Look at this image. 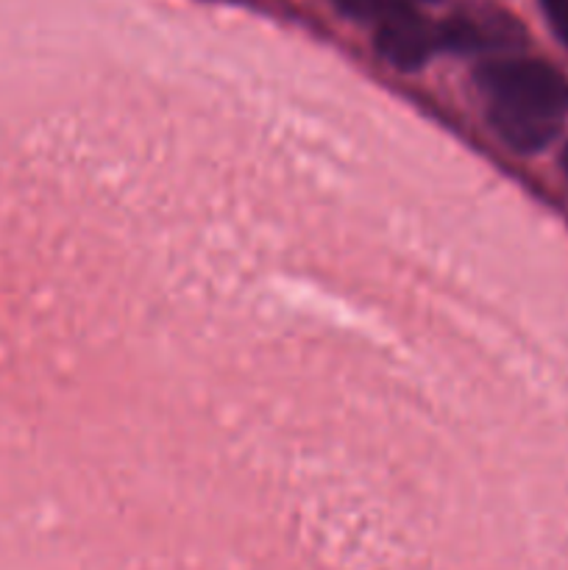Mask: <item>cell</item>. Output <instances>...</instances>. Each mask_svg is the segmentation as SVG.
<instances>
[{
  "label": "cell",
  "mask_w": 568,
  "mask_h": 570,
  "mask_svg": "<svg viewBox=\"0 0 568 570\" xmlns=\"http://www.w3.org/2000/svg\"><path fill=\"white\" fill-rule=\"evenodd\" d=\"M440 48L454 53H490V50H518L527 45V31L512 14L499 9L462 11L438 26Z\"/></svg>",
  "instance_id": "cell-2"
},
{
  "label": "cell",
  "mask_w": 568,
  "mask_h": 570,
  "mask_svg": "<svg viewBox=\"0 0 568 570\" xmlns=\"http://www.w3.org/2000/svg\"><path fill=\"white\" fill-rule=\"evenodd\" d=\"M540 6H543L551 31L557 33L562 45H568V0H540Z\"/></svg>",
  "instance_id": "cell-6"
},
{
  "label": "cell",
  "mask_w": 568,
  "mask_h": 570,
  "mask_svg": "<svg viewBox=\"0 0 568 570\" xmlns=\"http://www.w3.org/2000/svg\"><path fill=\"white\" fill-rule=\"evenodd\" d=\"M488 122L496 137L516 154H538V150L549 148L551 139L560 131V120H555V117L507 104H490Z\"/></svg>",
  "instance_id": "cell-4"
},
{
  "label": "cell",
  "mask_w": 568,
  "mask_h": 570,
  "mask_svg": "<svg viewBox=\"0 0 568 570\" xmlns=\"http://www.w3.org/2000/svg\"><path fill=\"white\" fill-rule=\"evenodd\" d=\"M490 104L518 106L562 120L568 115V78L540 59H490L473 72Z\"/></svg>",
  "instance_id": "cell-1"
},
{
  "label": "cell",
  "mask_w": 568,
  "mask_h": 570,
  "mask_svg": "<svg viewBox=\"0 0 568 570\" xmlns=\"http://www.w3.org/2000/svg\"><path fill=\"white\" fill-rule=\"evenodd\" d=\"M373 48L395 70L415 72L440 48V33L438 26L418 14L415 6H407V9L376 22Z\"/></svg>",
  "instance_id": "cell-3"
},
{
  "label": "cell",
  "mask_w": 568,
  "mask_h": 570,
  "mask_svg": "<svg viewBox=\"0 0 568 570\" xmlns=\"http://www.w3.org/2000/svg\"><path fill=\"white\" fill-rule=\"evenodd\" d=\"M562 167H566V173H568V145L562 148Z\"/></svg>",
  "instance_id": "cell-7"
},
{
  "label": "cell",
  "mask_w": 568,
  "mask_h": 570,
  "mask_svg": "<svg viewBox=\"0 0 568 570\" xmlns=\"http://www.w3.org/2000/svg\"><path fill=\"white\" fill-rule=\"evenodd\" d=\"M340 11L354 20H365V22H382L384 17L395 14V11L407 9L412 6L410 0H337Z\"/></svg>",
  "instance_id": "cell-5"
}]
</instances>
